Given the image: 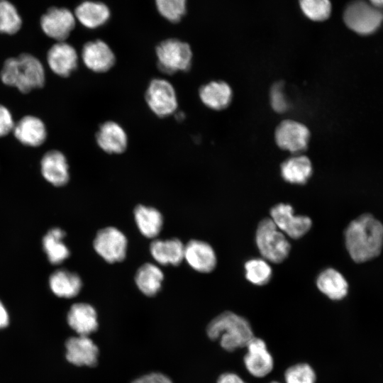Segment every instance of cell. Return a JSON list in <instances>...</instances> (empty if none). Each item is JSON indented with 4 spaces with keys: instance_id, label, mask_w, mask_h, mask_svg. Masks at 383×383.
I'll use <instances>...</instances> for the list:
<instances>
[{
    "instance_id": "1",
    "label": "cell",
    "mask_w": 383,
    "mask_h": 383,
    "mask_svg": "<svg viewBox=\"0 0 383 383\" xmlns=\"http://www.w3.org/2000/svg\"><path fill=\"white\" fill-rule=\"evenodd\" d=\"M345 245L351 258L364 262L377 257L383 247V225L370 213L350 223L345 231Z\"/></svg>"
},
{
    "instance_id": "2",
    "label": "cell",
    "mask_w": 383,
    "mask_h": 383,
    "mask_svg": "<svg viewBox=\"0 0 383 383\" xmlns=\"http://www.w3.org/2000/svg\"><path fill=\"white\" fill-rule=\"evenodd\" d=\"M0 77L4 84L16 87L23 94L42 88L45 82L43 64L35 56L28 53L6 59Z\"/></svg>"
},
{
    "instance_id": "3",
    "label": "cell",
    "mask_w": 383,
    "mask_h": 383,
    "mask_svg": "<svg viewBox=\"0 0 383 383\" xmlns=\"http://www.w3.org/2000/svg\"><path fill=\"white\" fill-rule=\"evenodd\" d=\"M206 333L213 340L219 339L221 346L228 352L246 347L255 337L248 321L231 311L215 317L207 326Z\"/></svg>"
},
{
    "instance_id": "4",
    "label": "cell",
    "mask_w": 383,
    "mask_h": 383,
    "mask_svg": "<svg viewBox=\"0 0 383 383\" xmlns=\"http://www.w3.org/2000/svg\"><path fill=\"white\" fill-rule=\"evenodd\" d=\"M155 53L157 67L164 74L187 72L192 66L191 47L179 39L168 38L160 42L155 48Z\"/></svg>"
},
{
    "instance_id": "5",
    "label": "cell",
    "mask_w": 383,
    "mask_h": 383,
    "mask_svg": "<svg viewBox=\"0 0 383 383\" xmlns=\"http://www.w3.org/2000/svg\"><path fill=\"white\" fill-rule=\"evenodd\" d=\"M343 21L353 31L362 35L376 32L383 23V12L365 0H353L343 12Z\"/></svg>"
},
{
    "instance_id": "6",
    "label": "cell",
    "mask_w": 383,
    "mask_h": 383,
    "mask_svg": "<svg viewBox=\"0 0 383 383\" xmlns=\"http://www.w3.org/2000/svg\"><path fill=\"white\" fill-rule=\"evenodd\" d=\"M256 243L263 257L272 262H282L289 253V243L272 218H264L260 222L256 231Z\"/></svg>"
},
{
    "instance_id": "7",
    "label": "cell",
    "mask_w": 383,
    "mask_h": 383,
    "mask_svg": "<svg viewBox=\"0 0 383 383\" xmlns=\"http://www.w3.org/2000/svg\"><path fill=\"white\" fill-rule=\"evenodd\" d=\"M145 99L150 110L160 118L170 116L177 110L178 100L175 89L165 79H152L147 87Z\"/></svg>"
},
{
    "instance_id": "8",
    "label": "cell",
    "mask_w": 383,
    "mask_h": 383,
    "mask_svg": "<svg viewBox=\"0 0 383 383\" xmlns=\"http://www.w3.org/2000/svg\"><path fill=\"white\" fill-rule=\"evenodd\" d=\"M128 240L126 235L115 227H106L99 230L94 240L93 246L107 262L114 263L124 260Z\"/></svg>"
},
{
    "instance_id": "9",
    "label": "cell",
    "mask_w": 383,
    "mask_h": 383,
    "mask_svg": "<svg viewBox=\"0 0 383 383\" xmlns=\"http://www.w3.org/2000/svg\"><path fill=\"white\" fill-rule=\"evenodd\" d=\"M74 14L68 9L51 7L41 16L43 33L57 42L65 41L75 27Z\"/></svg>"
},
{
    "instance_id": "10",
    "label": "cell",
    "mask_w": 383,
    "mask_h": 383,
    "mask_svg": "<svg viewBox=\"0 0 383 383\" xmlns=\"http://www.w3.org/2000/svg\"><path fill=\"white\" fill-rule=\"evenodd\" d=\"M270 215L277 227L294 239L304 236L311 227V220L305 216L294 215L289 204H277L271 209Z\"/></svg>"
},
{
    "instance_id": "11",
    "label": "cell",
    "mask_w": 383,
    "mask_h": 383,
    "mask_svg": "<svg viewBox=\"0 0 383 383\" xmlns=\"http://www.w3.org/2000/svg\"><path fill=\"white\" fill-rule=\"evenodd\" d=\"M81 57L84 65L96 73L109 71L116 60L110 46L99 39L86 43L82 47Z\"/></svg>"
},
{
    "instance_id": "12",
    "label": "cell",
    "mask_w": 383,
    "mask_h": 383,
    "mask_svg": "<svg viewBox=\"0 0 383 383\" xmlns=\"http://www.w3.org/2000/svg\"><path fill=\"white\" fill-rule=\"evenodd\" d=\"M245 348L247 353L243 357V362L248 372L257 378L269 374L273 370L274 360L265 342L261 338L254 337Z\"/></svg>"
},
{
    "instance_id": "13",
    "label": "cell",
    "mask_w": 383,
    "mask_h": 383,
    "mask_svg": "<svg viewBox=\"0 0 383 383\" xmlns=\"http://www.w3.org/2000/svg\"><path fill=\"white\" fill-rule=\"evenodd\" d=\"M309 131L306 126L297 121H282L275 132V140L282 149L292 152L304 150L308 144Z\"/></svg>"
},
{
    "instance_id": "14",
    "label": "cell",
    "mask_w": 383,
    "mask_h": 383,
    "mask_svg": "<svg viewBox=\"0 0 383 383\" xmlns=\"http://www.w3.org/2000/svg\"><path fill=\"white\" fill-rule=\"evenodd\" d=\"M78 54L75 48L65 41L57 42L47 53L50 70L62 77H69L78 66Z\"/></svg>"
},
{
    "instance_id": "15",
    "label": "cell",
    "mask_w": 383,
    "mask_h": 383,
    "mask_svg": "<svg viewBox=\"0 0 383 383\" xmlns=\"http://www.w3.org/2000/svg\"><path fill=\"white\" fill-rule=\"evenodd\" d=\"M66 358L77 366L94 367L97 365L99 348L87 335L71 337L65 343Z\"/></svg>"
},
{
    "instance_id": "16",
    "label": "cell",
    "mask_w": 383,
    "mask_h": 383,
    "mask_svg": "<svg viewBox=\"0 0 383 383\" xmlns=\"http://www.w3.org/2000/svg\"><path fill=\"white\" fill-rule=\"evenodd\" d=\"M128 135L117 122L107 121L101 124L96 133L98 146L108 154H121L128 146Z\"/></svg>"
},
{
    "instance_id": "17",
    "label": "cell",
    "mask_w": 383,
    "mask_h": 383,
    "mask_svg": "<svg viewBox=\"0 0 383 383\" xmlns=\"http://www.w3.org/2000/svg\"><path fill=\"white\" fill-rule=\"evenodd\" d=\"M40 171L44 179L53 186L62 187L69 182V165L65 155L59 150H49L43 155Z\"/></svg>"
},
{
    "instance_id": "18",
    "label": "cell",
    "mask_w": 383,
    "mask_h": 383,
    "mask_svg": "<svg viewBox=\"0 0 383 383\" xmlns=\"http://www.w3.org/2000/svg\"><path fill=\"white\" fill-rule=\"evenodd\" d=\"M184 259L194 270L210 272L216 265V256L212 247L207 243L192 240L184 245Z\"/></svg>"
},
{
    "instance_id": "19",
    "label": "cell",
    "mask_w": 383,
    "mask_h": 383,
    "mask_svg": "<svg viewBox=\"0 0 383 383\" xmlns=\"http://www.w3.org/2000/svg\"><path fill=\"white\" fill-rule=\"evenodd\" d=\"M16 138L23 145L38 147L46 140L47 130L41 119L34 116H25L15 123L13 130Z\"/></svg>"
},
{
    "instance_id": "20",
    "label": "cell",
    "mask_w": 383,
    "mask_h": 383,
    "mask_svg": "<svg viewBox=\"0 0 383 383\" xmlns=\"http://www.w3.org/2000/svg\"><path fill=\"white\" fill-rule=\"evenodd\" d=\"M67 320L69 326L78 335L88 336L98 328L96 311L87 303H75L72 305Z\"/></svg>"
},
{
    "instance_id": "21",
    "label": "cell",
    "mask_w": 383,
    "mask_h": 383,
    "mask_svg": "<svg viewBox=\"0 0 383 383\" xmlns=\"http://www.w3.org/2000/svg\"><path fill=\"white\" fill-rule=\"evenodd\" d=\"M48 284L55 296L66 299L76 296L82 287L79 275L66 269H58L52 272Z\"/></svg>"
},
{
    "instance_id": "22",
    "label": "cell",
    "mask_w": 383,
    "mask_h": 383,
    "mask_svg": "<svg viewBox=\"0 0 383 383\" xmlns=\"http://www.w3.org/2000/svg\"><path fill=\"white\" fill-rule=\"evenodd\" d=\"M74 16L82 26L95 29L104 25L109 19L111 12L104 3L96 1H84L75 9Z\"/></svg>"
},
{
    "instance_id": "23",
    "label": "cell",
    "mask_w": 383,
    "mask_h": 383,
    "mask_svg": "<svg viewBox=\"0 0 383 383\" xmlns=\"http://www.w3.org/2000/svg\"><path fill=\"white\" fill-rule=\"evenodd\" d=\"M150 252L157 263L176 266L184 260V245L177 238L157 239L150 243Z\"/></svg>"
},
{
    "instance_id": "24",
    "label": "cell",
    "mask_w": 383,
    "mask_h": 383,
    "mask_svg": "<svg viewBox=\"0 0 383 383\" xmlns=\"http://www.w3.org/2000/svg\"><path fill=\"white\" fill-rule=\"evenodd\" d=\"M66 233L60 228H50L42 239L43 249L48 261L52 265H59L67 260L70 251L64 243Z\"/></svg>"
},
{
    "instance_id": "25",
    "label": "cell",
    "mask_w": 383,
    "mask_h": 383,
    "mask_svg": "<svg viewBox=\"0 0 383 383\" xmlns=\"http://www.w3.org/2000/svg\"><path fill=\"white\" fill-rule=\"evenodd\" d=\"M199 97L204 105L213 110L226 108L232 98V91L228 84L221 81H213L202 86Z\"/></svg>"
},
{
    "instance_id": "26",
    "label": "cell",
    "mask_w": 383,
    "mask_h": 383,
    "mask_svg": "<svg viewBox=\"0 0 383 383\" xmlns=\"http://www.w3.org/2000/svg\"><path fill=\"white\" fill-rule=\"evenodd\" d=\"M318 289L333 300H340L348 294V284L344 277L337 270L328 268L321 272L317 279Z\"/></svg>"
},
{
    "instance_id": "27",
    "label": "cell",
    "mask_w": 383,
    "mask_h": 383,
    "mask_svg": "<svg viewBox=\"0 0 383 383\" xmlns=\"http://www.w3.org/2000/svg\"><path fill=\"white\" fill-rule=\"evenodd\" d=\"M133 213L136 225L144 236L153 238L160 233L163 218L157 209L140 204L135 208Z\"/></svg>"
},
{
    "instance_id": "28",
    "label": "cell",
    "mask_w": 383,
    "mask_h": 383,
    "mask_svg": "<svg viewBox=\"0 0 383 383\" xmlns=\"http://www.w3.org/2000/svg\"><path fill=\"white\" fill-rule=\"evenodd\" d=\"M164 274L158 266L145 263L137 270L135 282L139 290L148 296L157 294L162 287Z\"/></svg>"
},
{
    "instance_id": "29",
    "label": "cell",
    "mask_w": 383,
    "mask_h": 383,
    "mask_svg": "<svg viewBox=\"0 0 383 383\" xmlns=\"http://www.w3.org/2000/svg\"><path fill=\"white\" fill-rule=\"evenodd\" d=\"M311 173V161L303 155L292 157L284 161L281 166L283 179L292 184H305Z\"/></svg>"
},
{
    "instance_id": "30",
    "label": "cell",
    "mask_w": 383,
    "mask_h": 383,
    "mask_svg": "<svg viewBox=\"0 0 383 383\" xmlns=\"http://www.w3.org/2000/svg\"><path fill=\"white\" fill-rule=\"evenodd\" d=\"M22 26V18L16 7L9 0H0V33H16Z\"/></svg>"
},
{
    "instance_id": "31",
    "label": "cell",
    "mask_w": 383,
    "mask_h": 383,
    "mask_svg": "<svg viewBox=\"0 0 383 383\" xmlns=\"http://www.w3.org/2000/svg\"><path fill=\"white\" fill-rule=\"evenodd\" d=\"M245 277L251 283L262 286L269 282L272 277V269L262 259H252L245 264Z\"/></svg>"
},
{
    "instance_id": "32",
    "label": "cell",
    "mask_w": 383,
    "mask_h": 383,
    "mask_svg": "<svg viewBox=\"0 0 383 383\" xmlns=\"http://www.w3.org/2000/svg\"><path fill=\"white\" fill-rule=\"evenodd\" d=\"M299 5L304 14L314 21L327 20L332 11L330 0H299Z\"/></svg>"
},
{
    "instance_id": "33",
    "label": "cell",
    "mask_w": 383,
    "mask_h": 383,
    "mask_svg": "<svg viewBox=\"0 0 383 383\" xmlns=\"http://www.w3.org/2000/svg\"><path fill=\"white\" fill-rule=\"evenodd\" d=\"M160 14L172 23L179 22L186 13L187 0H155Z\"/></svg>"
},
{
    "instance_id": "34",
    "label": "cell",
    "mask_w": 383,
    "mask_h": 383,
    "mask_svg": "<svg viewBox=\"0 0 383 383\" xmlns=\"http://www.w3.org/2000/svg\"><path fill=\"white\" fill-rule=\"evenodd\" d=\"M286 383H316L315 371L307 363H298L287 368L284 372Z\"/></svg>"
},
{
    "instance_id": "35",
    "label": "cell",
    "mask_w": 383,
    "mask_h": 383,
    "mask_svg": "<svg viewBox=\"0 0 383 383\" xmlns=\"http://www.w3.org/2000/svg\"><path fill=\"white\" fill-rule=\"evenodd\" d=\"M270 102L272 109L279 113L284 112L287 110L289 105L284 92L282 83H275L270 91Z\"/></svg>"
},
{
    "instance_id": "36",
    "label": "cell",
    "mask_w": 383,
    "mask_h": 383,
    "mask_svg": "<svg viewBox=\"0 0 383 383\" xmlns=\"http://www.w3.org/2000/svg\"><path fill=\"white\" fill-rule=\"evenodd\" d=\"M14 126L15 123L10 111L0 104V138L13 131Z\"/></svg>"
},
{
    "instance_id": "37",
    "label": "cell",
    "mask_w": 383,
    "mask_h": 383,
    "mask_svg": "<svg viewBox=\"0 0 383 383\" xmlns=\"http://www.w3.org/2000/svg\"><path fill=\"white\" fill-rule=\"evenodd\" d=\"M132 383H172V382L162 373L152 372L135 379Z\"/></svg>"
},
{
    "instance_id": "38",
    "label": "cell",
    "mask_w": 383,
    "mask_h": 383,
    "mask_svg": "<svg viewBox=\"0 0 383 383\" xmlns=\"http://www.w3.org/2000/svg\"><path fill=\"white\" fill-rule=\"evenodd\" d=\"M217 383H246L240 377L233 372H225L219 376Z\"/></svg>"
},
{
    "instance_id": "39",
    "label": "cell",
    "mask_w": 383,
    "mask_h": 383,
    "mask_svg": "<svg viewBox=\"0 0 383 383\" xmlns=\"http://www.w3.org/2000/svg\"><path fill=\"white\" fill-rule=\"evenodd\" d=\"M9 323V313L2 303V301L0 300V329L6 328Z\"/></svg>"
},
{
    "instance_id": "40",
    "label": "cell",
    "mask_w": 383,
    "mask_h": 383,
    "mask_svg": "<svg viewBox=\"0 0 383 383\" xmlns=\"http://www.w3.org/2000/svg\"><path fill=\"white\" fill-rule=\"evenodd\" d=\"M369 2L378 9H383V0H369Z\"/></svg>"
},
{
    "instance_id": "41",
    "label": "cell",
    "mask_w": 383,
    "mask_h": 383,
    "mask_svg": "<svg viewBox=\"0 0 383 383\" xmlns=\"http://www.w3.org/2000/svg\"><path fill=\"white\" fill-rule=\"evenodd\" d=\"M270 383H279V382L274 381V382H271Z\"/></svg>"
}]
</instances>
